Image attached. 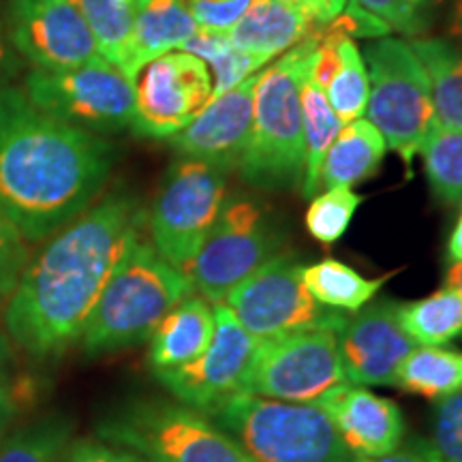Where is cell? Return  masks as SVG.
Returning a JSON list of instances; mask_svg holds the SVG:
<instances>
[{"instance_id":"d590c367","label":"cell","mask_w":462,"mask_h":462,"mask_svg":"<svg viewBox=\"0 0 462 462\" xmlns=\"http://www.w3.org/2000/svg\"><path fill=\"white\" fill-rule=\"evenodd\" d=\"M28 262H31L28 240L0 210V300L9 298L15 291Z\"/></svg>"},{"instance_id":"7c38bea8","label":"cell","mask_w":462,"mask_h":462,"mask_svg":"<svg viewBox=\"0 0 462 462\" xmlns=\"http://www.w3.org/2000/svg\"><path fill=\"white\" fill-rule=\"evenodd\" d=\"M304 265L291 255H276L225 298L240 326L255 340L343 326L345 315L326 309L302 281Z\"/></svg>"},{"instance_id":"30bf717a","label":"cell","mask_w":462,"mask_h":462,"mask_svg":"<svg viewBox=\"0 0 462 462\" xmlns=\"http://www.w3.org/2000/svg\"><path fill=\"white\" fill-rule=\"evenodd\" d=\"M346 381L334 328L257 340L242 390L282 402L315 404Z\"/></svg>"},{"instance_id":"6da1fadb","label":"cell","mask_w":462,"mask_h":462,"mask_svg":"<svg viewBox=\"0 0 462 462\" xmlns=\"http://www.w3.org/2000/svg\"><path fill=\"white\" fill-rule=\"evenodd\" d=\"M146 210L114 190L51 236L28 262L5 306V332L26 354L45 357L78 343Z\"/></svg>"},{"instance_id":"5bb4252c","label":"cell","mask_w":462,"mask_h":462,"mask_svg":"<svg viewBox=\"0 0 462 462\" xmlns=\"http://www.w3.org/2000/svg\"><path fill=\"white\" fill-rule=\"evenodd\" d=\"M7 39L17 56L45 71L73 69L101 58L73 0H9Z\"/></svg>"},{"instance_id":"ee69618b","label":"cell","mask_w":462,"mask_h":462,"mask_svg":"<svg viewBox=\"0 0 462 462\" xmlns=\"http://www.w3.org/2000/svg\"><path fill=\"white\" fill-rule=\"evenodd\" d=\"M11 364H14V346H11L9 334L0 326V385L9 383Z\"/></svg>"},{"instance_id":"ac0fdd59","label":"cell","mask_w":462,"mask_h":462,"mask_svg":"<svg viewBox=\"0 0 462 462\" xmlns=\"http://www.w3.org/2000/svg\"><path fill=\"white\" fill-rule=\"evenodd\" d=\"M315 404L334 421L345 446L357 458H377L392 452L407 432L401 407L364 385L343 383Z\"/></svg>"},{"instance_id":"cb8c5ba5","label":"cell","mask_w":462,"mask_h":462,"mask_svg":"<svg viewBox=\"0 0 462 462\" xmlns=\"http://www.w3.org/2000/svg\"><path fill=\"white\" fill-rule=\"evenodd\" d=\"M390 276L392 274L381 276V279H366L351 265L332 257L302 268V281L310 296L326 309L343 310V313H357L364 309L377 296Z\"/></svg>"},{"instance_id":"ab89813d","label":"cell","mask_w":462,"mask_h":462,"mask_svg":"<svg viewBox=\"0 0 462 462\" xmlns=\"http://www.w3.org/2000/svg\"><path fill=\"white\" fill-rule=\"evenodd\" d=\"M357 462H441L430 441L421 437H411L392 452L377 456V458H360Z\"/></svg>"},{"instance_id":"836d02e7","label":"cell","mask_w":462,"mask_h":462,"mask_svg":"<svg viewBox=\"0 0 462 462\" xmlns=\"http://www.w3.org/2000/svg\"><path fill=\"white\" fill-rule=\"evenodd\" d=\"M390 31L418 39L432 26L441 0H356Z\"/></svg>"},{"instance_id":"52a82bcc","label":"cell","mask_w":462,"mask_h":462,"mask_svg":"<svg viewBox=\"0 0 462 462\" xmlns=\"http://www.w3.org/2000/svg\"><path fill=\"white\" fill-rule=\"evenodd\" d=\"M366 120L407 170L437 125L430 79L409 42L383 37L366 45Z\"/></svg>"},{"instance_id":"d4e9b609","label":"cell","mask_w":462,"mask_h":462,"mask_svg":"<svg viewBox=\"0 0 462 462\" xmlns=\"http://www.w3.org/2000/svg\"><path fill=\"white\" fill-rule=\"evenodd\" d=\"M394 385L432 402L462 392V351L415 346L398 368Z\"/></svg>"},{"instance_id":"4fadbf2b","label":"cell","mask_w":462,"mask_h":462,"mask_svg":"<svg viewBox=\"0 0 462 462\" xmlns=\"http://www.w3.org/2000/svg\"><path fill=\"white\" fill-rule=\"evenodd\" d=\"M131 129L150 140H171L212 101L210 71L189 51H170L137 73Z\"/></svg>"},{"instance_id":"60d3db41","label":"cell","mask_w":462,"mask_h":462,"mask_svg":"<svg viewBox=\"0 0 462 462\" xmlns=\"http://www.w3.org/2000/svg\"><path fill=\"white\" fill-rule=\"evenodd\" d=\"M22 390L9 381V383L0 385V437L5 435V430L9 429L11 421L15 420V415L20 413L22 407Z\"/></svg>"},{"instance_id":"5b68a950","label":"cell","mask_w":462,"mask_h":462,"mask_svg":"<svg viewBox=\"0 0 462 462\" xmlns=\"http://www.w3.org/2000/svg\"><path fill=\"white\" fill-rule=\"evenodd\" d=\"M255 462H357L317 404L236 392L206 413Z\"/></svg>"},{"instance_id":"2e32d148","label":"cell","mask_w":462,"mask_h":462,"mask_svg":"<svg viewBox=\"0 0 462 462\" xmlns=\"http://www.w3.org/2000/svg\"><path fill=\"white\" fill-rule=\"evenodd\" d=\"M337 338L346 381L364 388L394 385L401 364L418 346L402 330L398 304L392 300L366 304L345 317Z\"/></svg>"},{"instance_id":"7402d4cb","label":"cell","mask_w":462,"mask_h":462,"mask_svg":"<svg viewBox=\"0 0 462 462\" xmlns=\"http://www.w3.org/2000/svg\"><path fill=\"white\" fill-rule=\"evenodd\" d=\"M385 150H388V143L383 135L366 118L343 125L323 159L319 189H354L356 184L368 180L379 171Z\"/></svg>"},{"instance_id":"7bdbcfd3","label":"cell","mask_w":462,"mask_h":462,"mask_svg":"<svg viewBox=\"0 0 462 462\" xmlns=\"http://www.w3.org/2000/svg\"><path fill=\"white\" fill-rule=\"evenodd\" d=\"M279 3H287V5H293V7L302 9L304 14H309L310 17H313L319 26L328 24V22L334 20L330 0H279Z\"/></svg>"},{"instance_id":"74e56055","label":"cell","mask_w":462,"mask_h":462,"mask_svg":"<svg viewBox=\"0 0 462 462\" xmlns=\"http://www.w3.org/2000/svg\"><path fill=\"white\" fill-rule=\"evenodd\" d=\"M345 37H366V39H383L390 32V28L377 17L362 9L356 0H346L345 9L330 20Z\"/></svg>"},{"instance_id":"277c9868","label":"cell","mask_w":462,"mask_h":462,"mask_svg":"<svg viewBox=\"0 0 462 462\" xmlns=\"http://www.w3.org/2000/svg\"><path fill=\"white\" fill-rule=\"evenodd\" d=\"M190 293L189 276L140 234L114 268L78 343L90 356L146 343L161 319Z\"/></svg>"},{"instance_id":"4316f807","label":"cell","mask_w":462,"mask_h":462,"mask_svg":"<svg viewBox=\"0 0 462 462\" xmlns=\"http://www.w3.org/2000/svg\"><path fill=\"white\" fill-rule=\"evenodd\" d=\"M398 319L418 346H443L462 334V298L443 287L429 298L398 304Z\"/></svg>"},{"instance_id":"f546056e","label":"cell","mask_w":462,"mask_h":462,"mask_svg":"<svg viewBox=\"0 0 462 462\" xmlns=\"http://www.w3.org/2000/svg\"><path fill=\"white\" fill-rule=\"evenodd\" d=\"M420 154L435 198L448 206H462V131L437 123Z\"/></svg>"},{"instance_id":"44dd1931","label":"cell","mask_w":462,"mask_h":462,"mask_svg":"<svg viewBox=\"0 0 462 462\" xmlns=\"http://www.w3.org/2000/svg\"><path fill=\"white\" fill-rule=\"evenodd\" d=\"M319 24L293 5L279 0H253L242 20L227 32L231 43L246 54L273 60L304 42Z\"/></svg>"},{"instance_id":"8fae6325","label":"cell","mask_w":462,"mask_h":462,"mask_svg":"<svg viewBox=\"0 0 462 462\" xmlns=\"http://www.w3.org/2000/svg\"><path fill=\"white\" fill-rule=\"evenodd\" d=\"M24 95L43 114L92 133L126 129L135 114V86L103 58L60 71L32 69Z\"/></svg>"},{"instance_id":"bcb514c9","label":"cell","mask_w":462,"mask_h":462,"mask_svg":"<svg viewBox=\"0 0 462 462\" xmlns=\"http://www.w3.org/2000/svg\"><path fill=\"white\" fill-rule=\"evenodd\" d=\"M446 287L454 289L462 298V262H452L446 270Z\"/></svg>"},{"instance_id":"e575fe53","label":"cell","mask_w":462,"mask_h":462,"mask_svg":"<svg viewBox=\"0 0 462 462\" xmlns=\"http://www.w3.org/2000/svg\"><path fill=\"white\" fill-rule=\"evenodd\" d=\"M430 443L441 462H462V392L435 402Z\"/></svg>"},{"instance_id":"8992f818","label":"cell","mask_w":462,"mask_h":462,"mask_svg":"<svg viewBox=\"0 0 462 462\" xmlns=\"http://www.w3.org/2000/svg\"><path fill=\"white\" fill-rule=\"evenodd\" d=\"M99 437L148 462H255L217 421L182 402L126 404L103 421Z\"/></svg>"},{"instance_id":"603a6c76","label":"cell","mask_w":462,"mask_h":462,"mask_svg":"<svg viewBox=\"0 0 462 462\" xmlns=\"http://www.w3.org/2000/svg\"><path fill=\"white\" fill-rule=\"evenodd\" d=\"M430 79L437 123L462 131V48L448 39H411L409 42Z\"/></svg>"},{"instance_id":"83f0119b","label":"cell","mask_w":462,"mask_h":462,"mask_svg":"<svg viewBox=\"0 0 462 462\" xmlns=\"http://www.w3.org/2000/svg\"><path fill=\"white\" fill-rule=\"evenodd\" d=\"M73 3L88 24L103 60L123 71L129 56L135 0H73Z\"/></svg>"},{"instance_id":"b9f144b4","label":"cell","mask_w":462,"mask_h":462,"mask_svg":"<svg viewBox=\"0 0 462 462\" xmlns=\"http://www.w3.org/2000/svg\"><path fill=\"white\" fill-rule=\"evenodd\" d=\"M20 67H22L20 58H17L15 50L11 48V43L5 39L3 24H0V86L9 84V79L14 78V75H17Z\"/></svg>"},{"instance_id":"d6986e66","label":"cell","mask_w":462,"mask_h":462,"mask_svg":"<svg viewBox=\"0 0 462 462\" xmlns=\"http://www.w3.org/2000/svg\"><path fill=\"white\" fill-rule=\"evenodd\" d=\"M215 337V306L190 293L167 313L148 346V362L154 373L173 371L198 360Z\"/></svg>"},{"instance_id":"f6af8a7d","label":"cell","mask_w":462,"mask_h":462,"mask_svg":"<svg viewBox=\"0 0 462 462\" xmlns=\"http://www.w3.org/2000/svg\"><path fill=\"white\" fill-rule=\"evenodd\" d=\"M448 257L452 259V262H462V212H460L458 221H456V225H454L452 234H449Z\"/></svg>"},{"instance_id":"7dc6e473","label":"cell","mask_w":462,"mask_h":462,"mask_svg":"<svg viewBox=\"0 0 462 462\" xmlns=\"http://www.w3.org/2000/svg\"><path fill=\"white\" fill-rule=\"evenodd\" d=\"M449 34L462 43V0H454L452 15H449Z\"/></svg>"},{"instance_id":"d6a6232c","label":"cell","mask_w":462,"mask_h":462,"mask_svg":"<svg viewBox=\"0 0 462 462\" xmlns=\"http://www.w3.org/2000/svg\"><path fill=\"white\" fill-rule=\"evenodd\" d=\"M362 201L364 195L356 193L354 189L334 187L323 190L321 195L310 199L304 217L306 231L323 246L337 245L345 236V231L349 229L351 218H354Z\"/></svg>"},{"instance_id":"f1b7e54d","label":"cell","mask_w":462,"mask_h":462,"mask_svg":"<svg viewBox=\"0 0 462 462\" xmlns=\"http://www.w3.org/2000/svg\"><path fill=\"white\" fill-rule=\"evenodd\" d=\"M180 50L201 58L206 65L212 67V71H215L212 99L236 88L246 78H251L259 67L268 65V60H263V58L246 54V51L236 48L227 32H212L199 28Z\"/></svg>"},{"instance_id":"484cf974","label":"cell","mask_w":462,"mask_h":462,"mask_svg":"<svg viewBox=\"0 0 462 462\" xmlns=\"http://www.w3.org/2000/svg\"><path fill=\"white\" fill-rule=\"evenodd\" d=\"M313 73V71H310ZM302 118H304V178L302 198L313 199L319 190V173L328 150L343 129V123L328 101L326 92L315 82L313 75L302 84Z\"/></svg>"},{"instance_id":"c3c4849f","label":"cell","mask_w":462,"mask_h":462,"mask_svg":"<svg viewBox=\"0 0 462 462\" xmlns=\"http://www.w3.org/2000/svg\"><path fill=\"white\" fill-rule=\"evenodd\" d=\"M345 5H346V0H330V7H332V14H334V17H337L340 11L345 9Z\"/></svg>"},{"instance_id":"9a60e30c","label":"cell","mask_w":462,"mask_h":462,"mask_svg":"<svg viewBox=\"0 0 462 462\" xmlns=\"http://www.w3.org/2000/svg\"><path fill=\"white\" fill-rule=\"evenodd\" d=\"M215 306V337L198 360L173 371L154 373L178 402L210 411L215 404L242 390L257 340L248 334L227 304Z\"/></svg>"},{"instance_id":"7a4b0ae2","label":"cell","mask_w":462,"mask_h":462,"mask_svg":"<svg viewBox=\"0 0 462 462\" xmlns=\"http://www.w3.org/2000/svg\"><path fill=\"white\" fill-rule=\"evenodd\" d=\"M112 142L51 118L24 90L0 86V210L26 240L54 236L101 195Z\"/></svg>"},{"instance_id":"3957f363","label":"cell","mask_w":462,"mask_h":462,"mask_svg":"<svg viewBox=\"0 0 462 462\" xmlns=\"http://www.w3.org/2000/svg\"><path fill=\"white\" fill-rule=\"evenodd\" d=\"M317 37L310 32L259 73L251 142L238 165L242 180L251 187L262 190L302 187V84L313 71Z\"/></svg>"},{"instance_id":"9c48e42d","label":"cell","mask_w":462,"mask_h":462,"mask_svg":"<svg viewBox=\"0 0 462 462\" xmlns=\"http://www.w3.org/2000/svg\"><path fill=\"white\" fill-rule=\"evenodd\" d=\"M227 171L206 161L180 157L167 167L146 217L154 251L187 274L221 212Z\"/></svg>"},{"instance_id":"f35d334b","label":"cell","mask_w":462,"mask_h":462,"mask_svg":"<svg viewBox=\"0 0 462 462\" xmlns=\"http://www.w3.org/2000/svg\"><path fill=\"white\" fill-rule=\"evenodd\" d=\"M62 462H148V460L142 458L140 454L131 452V449L114 446V443L90 441V439H84V441H75L73 446H69L65 460Z\"/></svg>"},{"instance_id":"ffe728a7","label":"cell","mask_w":462,"mask_h":462,"mask_svg":"<svg viewBox=\"0 0 462 462\" xmlns=\"http://www.w3.org/2000/svg\"><path fill=\"white\" fill-rule=\"evenodd\" d=\"M199 31L187 0H135V20L123 73L135 82L148 62L184 43Z\"/></svg>"},{"instance_id":"ba28073f","label":"cell","mask_w":462,"mask_h":462,"mask_svg":"<svg viewBox=\"0 0 462 462\" xmlns=\"http://www.w3.org/2000/svg\"><path fill=\"white\" fill-rule=\"evenodd\" d=\"M281 245L268 208L251 195L236 193L225 198L187 276L201 298L221 304L242 281L279 255Z\"/></svg>"},{"instance_id":"1f68e13d","label":"cell","mask_w":462,"mask_h":462,"mask_svg":"<svg viewBox=\"0 0 462 462\" xmlns=\"http://www.w3.org/2000/svg\"><path fill=\"white\" fill-rule=\"evenodd\" d=\"M71 429L67 421L48 418L17 430L0 443V462H62Z\"/></svg>"},{"instance_id":"4dcf8cb0","label":"cell","mask_w":462,"mask_h":462,"mask_svg":"<svg viewBox=\"0 0 462 462\" xmlns=\"http://www.w3.org/2000/svg\"><path fill=\"white\" fill-rule=\"evenodd\" d=\"M328 101L343 125L360 118L368 103V71L354 39L343 37L338 43V69L323 88Z\"/></svg>"},{"instance_id":"e0dca14e","label":"cell","mask_w":462,"mask_h":462,"mask_svg":"<svg viewBox=\"0 0 462 462\" xmlns=\"http://www.w3.org/2000/svg\"><path fill=\"white\" fill-rule=\"evenodd\" d=\"M257 75L218 95L193 123L171 137L180 157L206 161L225 171L236 170L245 157L255 118Z\"/></svg>"},{"instance_id":"8d00e7d4","label":"cell","mask_w":462,"mask_h":462,"mask_svg":"<svg viewBox=\"0 0 462 462\" xmlns=\"http://www.w3.org/2000/svg\"><path fill=\"white\" fill-rule=\"evenodd\" d=\"M251 5L253 0H187V7L198 26L212 32H229Z\"/></svg>"}]
</instances>
